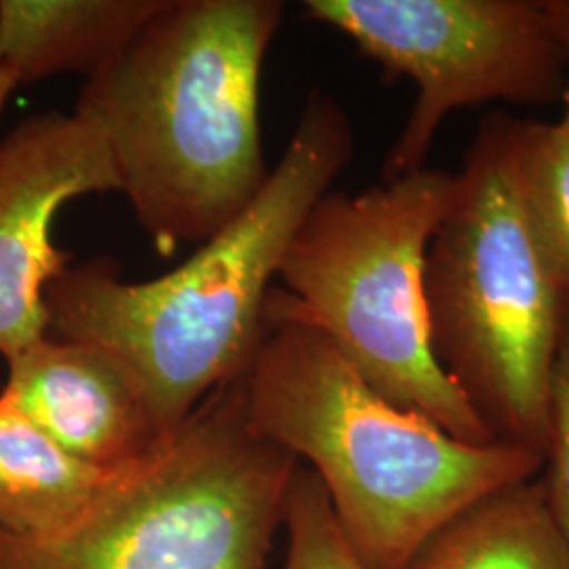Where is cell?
Returning a JSON list of instances; mask_svg holds the SVG:
<instances>
[{
	"instance_id": "cell-1",
	"label": "cell",
	"mask_w": 569,
	"mask_h": 569,
	"mask_svg": "<svg viewBox=\"0 0 569 569\" xmlns=\"http://www.w3.org/2000/svg\"><path fill=\"white\" fill-rule=\"evenodd\" d=\"M283 2L167 0L82 87L74 114L110 150L159 253L203 244L268 180L260 82Z\"/></svg>"
},
{
	"instance_id": "cell-2",
	"label": "cell",
	"mask_w": 569,
	"mask_h": 569,
	"mask_svg": "<svg viewBox=\"0 0 569 569\" xmlns=\"http://www.w3.org/2000/svg\"><path fill=\"white\" fill-rule=\"evenodd\" d=\"M352 148L345 108L312 93L283 159L230 224L152 281H121L110 264L68 266L44 291L47 336L121 357L140 376L164 432H176L209 392L251 363L270 281Z\"/></svg>"
},
{
	"instance_id": "cell-3",
	"label": "cell",
	"mask_w": 569,
	"mask_h": 569,
	"mask_svg": "<svg viewBox=\"0 0 569 569\" xmlns=\"http://www.w3.org/2000/svg\"><path fill=\"white\" fill-rule=\"evenodd\" d=\"M241 385L253 428L323 483L363 569H406L460 510L547 465L542 453L509 443L468 446L390 403L321 329L270 293L264 336Z\"/></svg>"
},
{
	"instance_id": "cell-4",
	"label": "cell",
	"mask_w": 569,
	"mask_h": 569,
	"mask_svg": "<svg viewBox=\"0 0 569 569\" xmlns=\"http://www.w3.org/2000/svg\"><path fill=\"white\" fill-rule=\"evenodd\" d=\"M515 121L481 122L456 203L428 244V338L493 439L547 458L550 380L568 321L521 194Z\"/></svg>"
},
{
	"instance_id": "cell-5",
	"label": "cell",
	"mask_w": 569,
	"mask_h": 569,
	"mask_svg": "<svg viewBox=\"0 0 569 569\" xmlns=\"http://www.w3.org/2000/svg\"><path fill=\"white\" fill-rule=\"evenodd\" d=\"M458 173L422 167L361 194L327 192L284 253L270 298L321 329L369 387L468 446L498 443L439 367L428 338V244Z\"/></svg>"
},
{
	"instance_id": "cell-6",
	"label": "cell",
	"mask_w": 569,
	"mask_h": 569,
	"mask_svg": "<svg viewBox=\"0 0 569 569\" xmlns=\"http://www.w3.org/2000/svg\"><path fill=\"white\" fill-rule=\"evenodd\" d=\"M298 467L251 425L239 376L114 475L77 526L47 538L0 529V569H264Z\"/></svg>"
},
{
	"instance_id": "cell-7",
	"label": "cell",
	"mask_w": 569,
	"mask_h": 569,
	"mask_svg": "<svg viewBox=\"0 0 569 569\" xmlns=\"http://www.w3.org/2000/svg\"><path fill=\"white\" fill-rule=\"evenodd\" d=\"M387 77L418 87L385 180L425 167L441 122L488 102L542 106L563 96L568 61L542 0H306Z\"/></svg>"
},
{
	"instance_id": "cell-8",
	"label": "cell",
	"mask_w": 569,
	"mask_h": 569,
	"mask_svg": "<svg viewBox=\"0 0 569 569\" xmlns=\"http://www.w3.org/2000/svg\"><path fill=\"white\" fill-rule=\"evenodd\" d=\"M121 192L102 136L72 114L20 122L0 146V355L4 361L49 331L44 291L70 266L51 230L61 207Z\"/></svg>"
},
{
	"instance_id": "cell-9",
	"label": "cell",
	"mask_w": 569,
	"mask_h": 569,
	"mask_svg": "<svg viewBox=\"0 0 569 569\" xmlns=\"http://www.w3.org/2000/svg\"><path fill=\"white\" fill-rule=\"evenodd\" d=\"M7 369L0 395L68 456L103 475L140 465L169 437L140 376L102 346L47 336Z\"/></svg>"
},
{
	"instance_id": "cell-10",
	"label": "cell",
	"mask_w": 569,
	"mask_h": 569,
	"mask_svg": "<svg viewBox=\"0 0 569 569\" xmlns=\"http://www.w3.org/2000/svg\"><path fill=\"white\" fill-rule=\"evenodd\" d=\"M167 0H0V70L16 84L96 74L121 56Z\"/></svg>"
},
{
	"instance_id": "cell-11",
	"label": "cell",
	"mask_w": 569,
	"mask_h": 569,
	"mask_svg": "<svg viewBox=\"0 0 569 569\" xmlns=\"http://www.w3.org/2000/svg\"><path fill=\"white\" fill-rule=\"evenodd\" d=\"M406 569H569V538L533 477L460 510Z\"/></svg>"
},
{
	"instance_id": "cell-12",
	"label": "cell",
	"mask_w": 569,
	"mask_h": 569,
	"mask_svg": "<svg viewBox=\"0 0 569 569\" xmlns=\"http://www.w3.org/2000/svg\"><path fill=\"white\" fill-rule=\"evenodd\" d=\"M114 475L87 467L0 395V529L47 538L77 526Z\"/></svg>"
},
{
	"instance_id": "cell-13",
	"label": "cell",
	"mask_w": 569,
	"mask_h": 569,
	"mask_svg": "<svg viewBox=\"0 0 569 569\" xmlns=\"http://www.w3.org/2000/svg\"><path fill=\"white\" fill-rule=\"evenodd\" d=\"M515 167L569 323V136L559 122L515 121Z\"/></svg>"
},
{
	"instance_id": "cell-14",
	"label": "cell",
	"mask_w": 569,
	"mask_h": 569,
	"mask_svg": "<svg viewBox=\"0 0 569 569\" xmlns=\"http://www.w3.org/2000/svg\"><path fill=\"white\" fill-rule=\"evenodd\" d=\"M283 523L289 533L284 569H363L342 536L323 483L302 465L287 491Z\"/></svg>"
},
{
	"instance_id": "cell-15",
	"label": "cell",
	"mask_w": 569,
	"mask_h": 569,
	"mask_svg": "<svg viewBox=\"0 0 569 569\" xmlns=\"http://www.w3.org/2000/svg\"><path fill=\"white\" fill-rule=\"evenodd\" d=\"M545 479L550 509L569 538V323L552 369L549 397V449Z\"/></svg>"
},
{
	"instance_id": "cell-16",
	"label": "cell",
	"mask_w": 569,
	"mask_h": 569,
	"mask_svg": "<svg viewBox=\"0 0 569 569\" xmlns=\"http://www.w3.org/2000/svg\"><path fill=\"white\" fill-rule=\"evenodd\" d=\"M542 4L549 16L550 28L561 44V49L566 53V61H568L566 87H563V96H561V100L566 103V112H563V119L559 121V127L569 136V0H542Z\"/></svg>"
},
{
	"instance_id": "cell-17",
	"label": "cell",
	"mask_w": 569,
	"mask_h": 569,
	"mask_svg": "<svg viewBox=\"0 0 569 569\" xmlns=\"http://www.w3.org/2000/svg\"><path fill=\"white\" fill-rule=\"evenodd\" d=\"M16 81L4 72V70H0V117H2V110H4V106L9 102V98H11V93L16 91ZM0 146H2V140H0Z\"/></svg>"
}]
</instances>
